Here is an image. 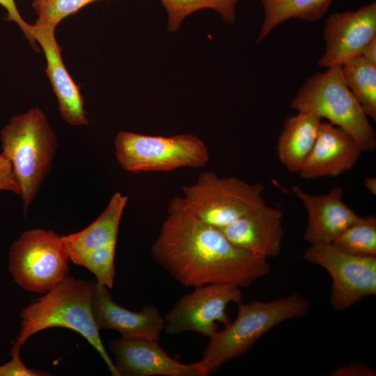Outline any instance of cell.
<instances>
[{
  "instance_id": "6da1fadb",
  "label": "cell",
  "mask_w": 376,
  "mask_h": 376,
  "mask_svg": "<svg viewBox=\"0 0 376 376\" xmlns=\"http://www.w3.org/2000/svg\"><path fill=\"white\" fill-rule=\"evenodd\" d=\"M150 255L186 287L218 283L246 288L271 269L267 258L234 245L220 229L198 219L178 196L169 204Z\"/></svg>"
},
{
  "instance_id": "7a4b0ae2",
  "label": "cell",
  "mask_w": 376,
  "mask_h": 376,
  "mask_svg": "<svg viewBox=\"0 0 376 376\" xmlns=\"http://www.w3.org/2000/svg\"><path fill=\"white\" fill-rule=\"evenodd\" d=\"M95 282L70 275L31 301L21 313V329L15 340L23 345L33 334L52 327H63L81 335L99 353L111 373L119 376L100 336L92 311Z\"/></svg>"
},
{
  "instance_id": "3957f363",
  "label": "cell",
  "mask_w": 376,
  "mask_h": 376,
  "mask_svg": "<svg viewBox=\"0 0 376 376\" xmlns=\"http://www.w3.org/2000/svg\"><path fill=\"white\" fill-rule=\"evenodd\" d=\"M237 304L235 320L210 338L199 361L207 375L246 352L274 327L305 316L311 309L309 301L297 292L272 300Z\"/></svg>"
},
{
  "instance_id": "277c9868",
  "label": "cell",
  "mask_w": 376,
  "mask_h": 376,
  "mask_svg": "<svg viewBox=\"0 0 376 376\" xmlns=\"http://www.w3.org/2000/svg\"><path fill=\"white\" fill-rule=\"evenodd\" d=\"M1 152L10 161L24 214L52 166L58 142L44 112L31 108L13 116L1 131Z\"/></svg>"
},
{
  "instance_id": "5b68a950",
  "label": "cell",
  "mask_w": 376,
  "mask_h": 376,
  "mask_svg": "<svg viewBox=\"0 0 376 376\" xmlns=\"http://www.w3.org/2000/svg\"><path fill=\"white\" fill-rule=\"evenodd\" d=\"M310 76L290 102L292 109L311 113L345 131L361 150L376 148V135L368 117L347 87L340 66Z\"/></svg>"
},
{
  "instance_id": "8992f818",
  "label": "cell",
  "mask_w": 376,
  "mask_h": 376,
  "mask_svg": "<svg viewBox=\"0 0 376 376\" xmlns=\"http://www.w3.org/2000/svg\"><path fill=\"white\" fill-rule=\"evenodd\" d=\"M114 148L120 166L132 173L201 168L210 159L204 141L191 134L162 136L120 131Z\"/></svg>"
},
{
  "instance_id": "52a82bcc",
  "label": "cell",
  "mask_w": 376,
  "mask_h": 376,
  "mask_svg": "<svg viewBox=\"0 0 376 376\" xmlns=\"http://www.w3.org/2000/svg\"><path fill=\"white\" fill-rule=\"evenodd\" d=\"M264 190L260 183L207 171L201 173L194 184L184 185L182 197L198 219L221 228L265 204Z\"/></svg>"
},
{
  "instance_id": "ba28073f",
  "label": "cell",
  "mask_w": 376,
  "mask_h": 376,
  "mask_svg": "<svg viewBox=\"0 0 376 376\" xmlns=\"http://www.w3.org/2000/svg\"><path fill=\"white\" fill-rule=\"evenodd\" d=\"M69 256L61 236L33 228L24 232L8 251V270L24 290L46 293L68 276Z\"/></svg>"
},
{
  "instance_id": "9c48e42d",
  "label": "cell",
  "mask_w": 376,
  "mask_h": 376,
  "mask_svg": "<svg viewBox=\"0 0 376 376\" xmlns=\"http://www.w3.org/2000/svg\"><path fill=\"white\" fill-rule=\"evenodd\" d=\"M302 258L330 274V302L334 310H347L364 297L376 295V257L351 254L325 243L310 244Z\"/></svg>"
},
{
  "instance_id": "30bf717a",
  "label": "cell",
  "mask_w": 376,
  "mask_h": 376,
  "mask_svg": "<svg viewBox=\"0 0 376 376\" xmlns=\"http://www.w3.org/2000/svg\"><path fill=\"white\" fill-rule=\"evenodd\" d=\"M242 301L240 288L230 284H207L182 297L164 318V331L170 335L196 331L210 338L231 321L226 313L230 303Z\"/></svg>"
},
{
  "instance_id": "8fae6325",
  "label": "cell",
  "mask_w": 376,
  "mask_h": 376,
  "mask_svg": "<svg viewBox=\"0 0 376 376\" xmlns=\"http://www.w3.org/2000/svg\"><path fill=\"white\" fill-rule=\"evenodd\" d=\"M323 36L325 50L318 60L320 67L341 66L361 55L367 44L376 38V2L355 10L331 14L325 22Z\"/></svg>"
},
{
  "instance_id": "7c38bea8",
  "label": "cell",
  "mask_w": 376,
  "mask_h": 376,
  "mask_svg": "<svg viewBox=\"0 0 376 376\" xmlns=\"http://www.w3.org/2000/svg\"><path fill=\"white\" fill-rule=\"evenodd\" d=\"M119 376H206L200 361L182 363L168 355L158 341L115 338L109 343Z\"/></svg>"
},
{
  "instance_id": "4fadbf2b",
  "label": "cell",
  "mask_w": 376,
  "mask_h": 376,
  "mask_svg": "<svg viewBox=\"0 0 376 376\" xmlns=\"http://www.w3.org/2000/svg\"><path fill=\"white\" fill-rule=\"evenodd\" d=\"M92 311L99 329H112L123 338L159 340L165 320L158 308L145 305L141 311H130L113 299L109 288L95 282L92 296Z\"/></svg>"
},
{
  "instance_id": "5bb4252c",
  "label": "cell",
  "mask_w": 376,
  "mask_h": 376,
  "mask_svg": "<svg viewBox=\"0 0 376 376\" xmlns=\"http://www.w3.org/2000/svg\"><path fill=\"white\" fill-rule=\"evenodd\" d=\"M292 191L307 212L303 239L310 244L333 243L360 217L344 203L340 187L324 194L307 193L297 185Z\"/></svg>"
},
{
  "instance_id": "9a60e30c",
  "label": "cell",
  "mask_w": 376,
  "mask_h": 376,
  "mask_svg": "<svg viewBox=\"0 0 376 376\" xmlns=\"http://www.w3.org/2000/svg\"><path fill=\"white\" fill-rule=\"evenodd\" d=\"M283 218L280 208L265 203L219 229L236 246L268 259L281 251Z\"/></svg>"
},
{
  "instance_id": "2e32d148",
  "label": "cell",
  "mask_w": 376,
  "mask_h": 376,
  "mask_svg": "<svg viewBox=\"0 0 376 376\" xmlns=\"http://www.w3.org/2000/svg\"><path fill=\"white\" fill-rule=\"evenodd\" d=\"M362 152L345 131L322 121L315 143L298 173L307 180L336 177L352 169Z\"/></svg>"
},
{
  "instance_id": "e0dca14e",
  "label": "cell",
  "mask_w": 376,
  "mask_h": 376,
  "mask_svg": "<svg viewBox=\"0 0 376 376\" xmlns=\"http://www.w3.org/2000/svg\"><path fill=\"white\" fill-rule=\"evenodd\" d=\"M55 28L31 25V33L40 45L47 61L45 72L56 95L59 112L63 119L73 126L88 123L84 109V101L77 86L68 72L62 59Z\"/></svg>"
},
{
  "instance_id": "ac0fdd59",
  "label": "cell",
  "mask_w": 376,
  "mask_h": 376,
  "mask_svg": "<svg viewBox=\"0 0 376 376\" xmlns=\"http://www.w3.org/2000/svg\"><path fill=\"white\" fill-rule=\"evenodd\" d=\"M128 197L115 192L100 215L81 231L61 236L73 263L83 254L111 243L116 242L120 221Z\"/></svg>"
},
{
  "instance_id": "d6986e66",
  "label": "cell",
  "mask_w": 376,
  "mask_h": 376,
  "mask_svg": "<svg viewBox=\"0 0 376 376\" xmlns=\"http://www.w3.org/2000/svg\"><path fill=\"white\" fill-rule=\"evenodd\" d=\"M322 122L320 117L301 111L283 121L277 153L288 171L299 172L315 143Z\"/></svg>"
},
{
  "instance_id": "ffe728a7",
  "label": "cell",
  "mask_w": 376,
  "mask_h": 376,
  "mask_svg": "<svg viewBox=\"0 0 376 376\" xmlns=\"http://www.w3.org/2000/svg\"><path fill=\"white\" fill-rule=\"evenodd\" d=\"M334 0H260L264 9V20L257 42H262L281 23L299 19L308 22L320 20Z\"/></svg>"
},
{
  "instance_id": "44dd1931",
  "label": "cell",
  "mask_w": 376,
  "mask_h": 376,
  "mask_svg": "<svg viewBox=\"0 0 376 376\" xmlns=\"http://www.w3.org/2000/svg\"><path fill=\"white\" fill-rule=\"evenodd\" d=\"M343 79L368 118L376 120V65L362 56L340 66Z\"/></svg>"
},
{
  "instance_id": "7402d4cb",
  "label": "cell",
  "mask_w": 376,
  "mask_h": 376,
  "mask_svg": "<svg viewBox=\"0 0 376 376\" xmlns=\"http://www.w3.org/2000/svg\"><path fill=\"white\" fill-rule=\"evenodd\" d=\"M332 244L351 254L376 257V217H359Z\"/></svg>"
},
{
  "instance_id": "603a6c76",
  "label": "cell",
  "mask_w": 376,
  "mask_h": 376,
  "mask_svg": "<svg viewBox=\"0 0 376 376\" xmlns=\"http://www.w3.org/2000/svg\"><path fill=\"white\" fill-rule=\"evenodd\" d=\"M168 14L167 29L177 31L185 18L204 8L217 11L224 21L235 19V4L231 0H160Z\"/></svg>"
},
{
  "instance_id": "cb8c5ba5",
  "label": "cell",
  "mask_w": 376,
  "mask_h": 376,
  "mask_svg": "<svg viewBox=\"0 0 376 376\" xmlns=\"http://www.w3.org/2000/svg\"><path fill=\"white\" fill-rule=\"evenodd\" d=\"M116 242L88 251L73 263L84 267L96 277L97 282L112 289L115 278L114 258Z\"/></svg>"
},
{
  "instance_id": "d4e9b609",
  "label": "cell",
  "mask_w": 376,
  "mask_h": 376,
  "mask_svg": "<svg viewBox=\"0 0 376 376\" xmlns=\"http://www.w3.org/2000/svg\"><path fill=\"white\" fill-rule=\"evenodd\" d=\"M97 1L100 0H33L32 6L38 15L34 24L56 28L64 18Z\"/></svg>"
},
{
  "instance_id": "484cf974",
  "label": "cell",
  "mask_w": 376,
  "mask_h": 376,
  "mask_svg": "<svg viewBox=\"0 0 376 376\" xmlns=\"http://www.w3.org/2000/svg\"><path fill=\"white\" fill-rule=\"evenodd\" d=\"M22 347L15 340L10 351L11 359L9 361L0 365V376H47L48 373L29 368L20 357V350Z\"/></svg>"
},
{
  "instance_id": "4316f807",
  "label": "cell",
  "mask_w": 376,
  "mask_h": 376,
  "mask_svg": "<svg viewBox=\"0 0 376 376\" xmlns=\"http://www.w3.org/2000/svg\"><path fill=\"white\" fill-rule=\"evenodd\" d=\"M0 5L7 11L6 19L17 23L33 48L36 51H39L36 46V40L31 34V25L26 22L22 17L16 6L15 0H0Z\"/></svg>"
},
{
  "instance_id": "83f0119b",
  "label": "cell",
  "mask_w": 376,
  "mask_h": 376,
  "mask_svg": "<svg viewBox=\"0 0 376 376\" xmlns=\"http://www.w3.org/2000/svg\"><path fill=\"white\" fill-rule=\"evenodd\" d=\"M0 191H9L20 195V189L15 178L12 165L2 152L0 154Z\"/></svg>"
},
{
  "instance_id": "f1b7e54d",
  "label": "cell",
  "mask_w": 376,
  "mask_h": 376,
  "mask_svg": "<svg viewBox=\"0 0 376 376\" xmlns=\"http://www.w3.org/2000/svg\"><path fill=\"white\" fill-rule=\"evenodd\" d=\"M328 376H375L376 372L368 365L353 361L345 366H342L327 374Z\"/></svg>"
},
{
  "instance_id": "f546056e",
  "label": "cell",
  "mask_w": 376,
  "mask_h": 376,
  "mask_svg": "<svg viewBox=\"0 0 376 376\" xmlns=\"http://www.w3.org/2000/svg\"><path fill=\"white\" fill-rule=\"evenodd\" d=\"M361 56L367 61L376 65V38L370 40L363 49Z\"/></svg>"
},
{
  "instance_id": "4dcf8cb0",
  "label": "cell",
  "mask_w": 376,
  "mask_h": 376,
  "mask_svg": "<svg viewBox=\"0 0 376 376\" xmlns=\"http://www.w3.org/2000/svg\"><path fill=\"white\" fill-rule=\"evenodd\" d=\"M364 186L370 194H376V178L375 176L365 178Z\"/></svg>"
},
{
  "instance_id": "1f68e13d",
  "label": "cell",
  "mask_w": 376,
  "mask_h": 376,
  "mask_svg": "<svg viewBox=\"0 0 376 376\" xmlns=\"http://www.w3.org/2000/svg\"><path fill=\"white\" fill-rule=\"evenodd\" d=\"M234 4H236L238 1V0H231Z\"/></svg>"
}]
</instances>
